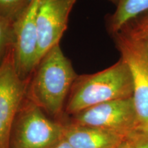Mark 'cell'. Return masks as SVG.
<instances>
[{
  "label": "cell",
  "mask_w": 148,
  "mask_h": 148,
  "mask_svg": "<svg viewBox=\"0 0 148 148\" xmlns=\"http://www.w3.org/2000/svg\"><path fill=\"white\" fill-rule=\"evenodd\" d=\"M77 74L71 60L55 45L40 59L28 79L25 97L50 117L63 115L68 96Z\"/></svg>",
  "instance_id": "cell-1"
},
{
  "label": "cell",
  "mask_w": 148,
  "mask_h": 148,
  "mask_svg": "<svg viewBox=\"0 0 148 148\" xmlns=\"http://www.w3.org/2000/svg\"><path fill=\"white\" fill-rule=\"evenodd\" d=\"M130 71L121 57L102 71L77 75L66 100L64 112L69 115L106 101L132 97Z\"/></svg>",
  "instance_id": "cell-2"
},
{
  "label": "cell",
  "mask_w": 148,
  "mask_h": 148,
  "mask_svg": "<svg viewBox=\"0 0 148 148\" xmlns=\"http://www.w3.org/2000/svg\"><path fill=\"white\" fill-rule=\"evenodd\" d=\"M111 36L132 75L138 130L148 132V45L130 23Z\"/></svg>",
  "instance_id": "cell-3"
},
{
  "label": "cell",
  "mask_w": 148,
  "mask_h": 148,
  "mask_svg": "<svg viewBox=\"0 0 148 148\" xmlns=\"http://www.w3.org/2000/svg\"><path fill=\"white\" fill-rule=\"evenodd\" d=\"M63 121L52 119L25 97L14 119L9 148H50L63 137Z\"/></svg>",
  "instance_id": "cell-4"
},
{
  "label": "cell",
  "mask_w": 148,
  "mask_h": 148,
  "mask_svg": "<svg viewBox=\"0 0 148 148\" xmlns=\"http://www.w3.org/2000/svg\"><path fill=\"white\" fill-rule=\"evenodd\" d=\"M71 121L106 130L126 138L138 130L132 97L106 101L90 107L72 115Z\"/></svg>",
  "instance_id": "cell-5"
},
{
  "label": "cell",
  "mask_w": 148,
  "mask_h": 148,
  "mask_svg": "<svg viewBox=\"0 0 148 148\" xmlns=\"http://www.w3.org/2000/svg\"><path fill=\"white\" fill-rule=\"evenodd\" d=\"M40 0H30L13 24L14 65L21 79L30 77L38 64L37 12Z\"/></svg>",
  "instance_id": "cell-6"
},
{
  "label": "cell",
  "mask_w": 148,
  "mask_h": 148,
  "mask_svg": "<svg viewBox=\"0 0 148 148\" xmlns=\"http://www.w3.org/2000/svg\"><path fill=\"white\" fill-rule=\"evenodd\" d=\"M28 79L18 75L12 49L0 66V148H9L12 125L25 97Z\"/></svg>",
  "instance_id": "cell-7"
},
{
  "label": "cell",
  "mask_w": 148,
  "mask_h": 148,
  "mask_svg": "<svg viewBox=\"0 0 148 148\" xmlns=\"http://www.w3.org/2000/svg\"><path fill=\"white\" fill-rule=\"evenodd\" d=\"M77 0H40L37 12L38 63L49 49L60 44Z\"/></svg>",
  "instance_id": "cell-8"
},
{
  "label": "cell",
  "mask_w": 148,
  "mask_h": 148,
  "mask_svg": "<svg viewBox=\"0 0 148 148\" xmlns=\"http://www.w3.org/2000/svg\"><path fill=\"white\" fill-rule=\"evenodd\" d=\"M63 137L74 148H119L126 140L116 133L71 121L64 123Z\"/></svg>",
  "instance_id": "cell-9"
},
{
  "label": "cell",
  "mask_w": 148,
  "mask_h": 148,
  "mask_svg": "<svg viewBox=\"0 0 148 148\" xmlns=\"http://www.w3.org/2000/svg\"><path fill=\"white\" fill-rule=\"evenodd\" d=\"M116 9L107 16L106 26L110 36L123 25L148 10V0H119Z\"/></svg>",
  "instance_id": "cell-10"
},
{
  "label": "cell",
  "mask_w": 148,
  "mask_h": 148,
  "mask_svg": "<svg viewBox=\"0 0 148 148\" xmlns=\"http://www.w3.org/2000/svg\"><path fill=\"white\" fill-rule=\"evenodd\" d=\"M13 24L0 14V66L13 47Z\"/></svg>",
  "instance_id": "cell-11"
},
{
  "label": "cell",
  "mask_w": 148,
  "mask_h": 148,
  "mask_svg": "<svg viewBox=\"0 0 148 148\" xmlns=\"http://www.w3.org/2000/svg\"><path fill=\"white\" fill-rule=\"evenodd\" d=\"M29 1L30 0H0V14L14 23Z\"/></svg>",
  "instance_id": "cell-12"
},
{
  "label": "cell",
  "mask_w": 148,
  "mask_h": 148,
  "mask_svg": "<svg viewBox=\"0 0 148 148\" xmlns=\"http://www.w3.org/2000/svg\"><path fill=\"white\" fill-rule=\"evenodd\" d=\"M129 148H148V132L136 130L126 138Z\"/></svg>",
  "instance_id": "cell-13"
},
{
  "label": "cell",
  "mask_w": 148,
  "mask_h": 148,
  "mask_svg": "<svg viewBox=\"0 0 148 148\" xmlns=\"http://www.w3.org/2000/svg\"><path fill=\"white\" fill-rule=\"evenodd\" d=\"M148 45V10L128 22Z\"/></svg>",
  "instance_id": "cell-14"
},
{
  "label": "cell",
  "mask_w": 148,
  "mask_h": 148,
  "mask_svg": "<svg viewBox=\"0 0 148 148\" xmlns=\"http://www.w3.org/2000/svg\"><path fill=\"white\" fill-rule=\"evenodd\" d=\"M50 148H74L64 137L60 138L58 142L53 145Z\"/></svg>",
  "instance_id": "cell-15"
},
{
  "label": "cell",
  "mask_w": 148,
  "mask_h": 148,
  "mask_svg": "<svg viewBox=\"0 0 148 148\" xmlns=\"http://www.w3.org/2000/svg\"><path fill=\"white\" fill-rule=\"evenodd\" d=\"M119 148H129V147H128V145H127V143L126 140H125L124 143H123V144H122V145H121V147H120Z\"/></svg>",
  "instance_id": "cell-16"
},
{
  "label": "cell",
  "mask_w": 148,
  "mask_h": 148,
  "mask_svg": "<svg viewBox=\"0 0 148 148\" xmlns=\"http://www.w3.org/2000/svg\"><path fill=\"white\" fill-rule=\"evenodd\" d=\"M106 1H109V2H110L111 3H112V4L116 5V4H117L118 1H119V0H106Z\"/></svg>",
  "instance_id": "cell-17"
}]
</instances>
